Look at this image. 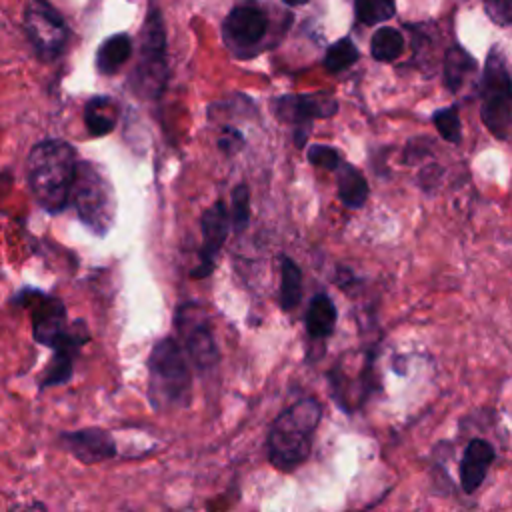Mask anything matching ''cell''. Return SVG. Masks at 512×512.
<instances>
[{
	"instance_id": "cell-1",
	"label": "cell",
	"mask_w": 512,
	"mask_h": 512,
	"mask_svg": "<svg viewBox=\"0 0 512 512\" xmlns=\"http://www.w3.org/2000/svg\"><path fill=\"white\" fill-rule=\"evenodd\" d=\"M76 166V150L66 140L48 138L30 150L26 160L28 184L46 212L58 214L70 202Z\"/></svg>"
},
{
	"instance_id": "cell-2",
	"label": "cell",
	"mask_w": 512,
	"mask_h": 512,
	"mask_svg": "<svg viewBox=\"0 0 512 512\" xmlns=\"http://www.w3.org/2000/svg\"><path fill=\"white\" fill-rule=\"evenodd\" d=\"M322 418L316 398H302L288 406L268 434V460L280 472H292L306 462Z\"/></svg>"
},
{
	"instance_id": "cell-3",
	"label": "cell",
	"mask_w": 512,
	"mask_h": 512,
	"mask_svg": "<svg viewBox=\"0 0 512 512\" xmlns=\"http://www.w3.org/2000/svg\"><path fill=\"white\" fill-rule=\"evenodd\" d=\"M192 396V374L182 346L172 338H160L148 358V398L160 410H178L188 406Z\"/></svg>"
},
{
	"instance_id": "cell-4",
	"label": "cell",
	"mask_w": 512,
	"mask_h": 512,
	"mask_svg": "<svg viewBox=\"0 0 512 512\" xmlns=\"http://www.w3.org/2000/svg\"><path fill=\"white\" fill-rule=\"evenodd\" d=\"M70 200L86 228L96 236L108 234L116 218V196L114 186L100 164L90 160L78 162Z\"/></svg>"
},
{
	"instance_id": "cell-5",
	"label": "cell",
	"mask_w": 512,
	"mask_h": 512,
	"mask_svg": "<svg viewBox=\"0 0 512 512\" xmlns=\"http://www.w3.org/2000/svg\"><path fill=\"white\" fill-rule=\"evenodd\" d=\"M480 118L488 132L506 140L512 130V78L500 50L492 48L480 80Z\"/></svg>"
},
{
	"instance_id": "cell-6",
	"label": "cell",
	"mask_w": 512,
	"mask_h": 512,
	"mask_svg": "<svg viewBox=\"0 0 512 512\" xmlns=\"http://www.w3.org/2000/svg\"><path fill=\"white\" fill-rule=\"evenodd\" d=\"M168 80V58H166V34L162 16L150 8L144 28L138 62L130 76L132 90L142 98H158Z\"/></svg>"
},
{
	"instance_id": "cell-7",
	"label": "cell",
	"mask_w": 512,
	"mask_h": 512,
	"mask_svg": "<svg viewBox=\"0 0 512 512\" xmlns=\"http://www.w3.org/2000/svg\"><path fill=\"white\" fill-rule=\"evenodd\" d=\"M24 30L44 60H54L62 54L68 40V26L62 14L46 0H30L24 10Z\"/></svg>"
},
{
	"instance_id": "cell-8",
	"label": "cell",
	"mask_w": 512,
	"mask_h": 512,
	"mask_svg": "<svg viewBox=\"0 0 512 512\" xmlns=\"http://www.w3.org/2000/svg\"><path fill=\"white\" fill-rule=\"evenodd\" d=\"M176 328L194 366L210 370L218 362V346L206 310L196 302L182 304L176 312Z\"/></svg>"
},
{
	"instance_id": "cell-9",
	"label": "cell",
	"mask_w": 512,
	"mask_h": 512,
	"mask_svg": "<svg viewBox=\"0 0 512 512\" xmlns=\"http://www.w3.org/2000/svg\"><path fill=\"white\" fill-rule=\"evenodd\" d=\"M272 108L282 122L296 126V146H304L310 122L334 116L338 102L330 94H284L272 102Z\"/></svg>"
},
{
	"instance_id": "cell-10",
	"label": "cell",
	"mask_w": 512,
	"mask_h": 512,
	"mask_svg": "<svg viewBox=\"0 0 512 512\" xmlns=\"http://www.w3.org/2000/svg\"><path fill=\"white\" fill-rule=\"evenodd\" d=\"M230 226V214L222 200L214 202L210 208L204 210V214L200 216L202 246L198 250V264L192 268L190 278H206L212 274Z\"/></svg>"
},
{
	"instance_id": "cell-11",
	"label": "cell",
	"mask_w": 512,
	"mask_h": 512,
	"mask_svg": "<svg viewBox=\"0 0 512 512\" xmlns=\"http://www.w3.org/2000/svg\"><path fill=\"white\" fill-rule=\"evenodd\" d=\"M268 18L266 14L252 2L240 4L232 8L224 20V38L226 44L234 52H248V48L256 46L266 34Z\"/></svg>"
},
{
	"instance_id": "cell-12",
	"label": "cell",
	"mask_w": 512,
	"mask_h": 512,
	"mask_svg": "<svg viewBox=\"0 0 512 512\" xmlns=\"http://www.w3.org/2000/svg\"><path fill=\"white\" fill-rule=\"evenodd\" d=\"M90 340L88 328L84 324V320H76L72 322V326H68L66 334L52 346L54 356L48 362L44 376L40 378V388H48V386H58L70 380L72 372H74V358L78 354V350Z\"/></svg>"
},
{
	"instance_id": "cell-13",
	"label": "cell",
	"mask_w": 512,
	"mask_h": 512,
	"mask_svg": "<svg viewBox=\"0 0 512 512\" xmlns=\"http://www.w3.org/2000/svg\"><path fill=\"white\" fill-rule=\"evenodd\" d=\"M24 304L30 306L32 310V332L34 340L38 344H44L52 348L68 330L66 322V308L58 298L44 296L34 292V300H26Z\"/></svg>"
},
{
	"instance_id": "cell-14",
	"label": "cell",
	"mask_w": 512,
	"mask_h": 512,
	"mask_svg": "<svg viewBox=\"0 0 512 512\" xmlns=\"http://www.w3.org/2000/svg\"><path fill=\"white\" fill-rule=\"evenodd\" d=\"M62 446L82 464H98L116 456V442L104 428H80L60 436Z\"/></svg>"
},
{
	"instance_id": "cell-15",
	"label": "cell",
	"mask_w": 512,
	"mask_h": 512,
	"mask_svg": "<svg viewBox=\"0 0 512 512\" xmlns=\"http://www.w3.org/2000/svg\"><path fill=\"white\" fill-rule=\"evenodd\" d=\"M494 456V446L484 438H472L466 444L460 460V486L466 494H472L482 486Z\"/></svg>"
},
{
	"instance_id": "cell-16",
	"label": "cell",
	"mask_w": 512,
	"mask_h": 512,
	"mask_svg": "<svg viewBox=\"0 0 512 512\" xmlns=\"http://www.w3.org/2000/svg\"><path fill=\"white\" fill-rule=\"evenodd\" d=\"M338 198L346 208H362L368 200L370 188L364 174L350 162H344L334 170Z\"/></svg>"
},
{
	"instance_id": "cell-17",
	"label": "cell",
	"mask_w": 512,
	"mask_h": 512,
	"mask_svg": "<svg viewBox=\"0 0 512 512\" xmlns=\"http://www.w3.org/2000/svg\"><path fill=\"white\" fill-rule=\"evenodd\" d=\"M120 116V106L110 96H94L84 106V124L92 136L110 134Z\"/></svg>"
},
{
	"instance_id": "cell-18",
	"label": "cell",
	"mask_w": 512,
	"mask_h": 512,
	"mask_svg": "<svg viewBox=\"0 0 512 512\" xmlns=\"http://www.w3.org/2000/svg\"><path fill=\"white\" fill-rule=\"evenodd\" d=\"M336 306L324 292L316 294L306 310V332L310 338H328L336 326Z\"/></svg>"
},
{
	"instance_id": "cell-19",
	"label": "cell",
	"mask_w": 512,
	"mask_h": 512,
	"mask_svg": "<svg viewBox=\"0 0 512 512\" xmlns=\"http://www.w3.org/2000/svg\"><path fill=\"white\" fill-rule=\"evenodd\" d=\"M132 54V40L128 34L108 36L96 52V68L100 74H114Z\"/></svg>"
},
{
	"instance_id": "cell-20",
	"label": "cell",
	"mask_w": 512,
	"mask_h": 512,
	"mask_svg": "<svg viewBox=\"0 0 512 512\" xmlns=\"http://www.w3.org/2000/svg\"><path fill=\"white\" fill-rule=\"evenodd\" d=\"M476 70V60L460 46H450L444 54V86L450 92H458L468 74Z\"/></svg>"
},
{
	"instance_id": "cell-21",
	"label": "cell",
	"mask_w": 512,
	"mask_h": 512,
	"mask_svg": "<svg viewBox=\"0 0 512 512\" xmlns=\"http://www.w3.org/2000/svg\"><path fill=\"white\" fill-rule=\"evenodd\" d=\"M302 298V272L300 266L288 258H280V308L294 310Z\"/></svg>"
},
{
	"instance_id": "cell-22",
	"label": "cell",
	"mask_w": 512,
	"mask_h": 512,
	"mask_svg": "<svg viewBox=\"0 0 512 512\" xmlns=\"http://www.w3.org/2000/svg\"><path fill=\"white\" fill-rule=\"evenodd\" d=\"M404 50V38L396 28L382 26L370 40V54L378 62H394Z\"/></svg>"
},
{
	"instance_id": "cell-23",
	"label": "cell",
	"mask_w": 512,
	"mask_h": 512,
	"mask_svg": "<svg viewBox=\"0 0 512 512\" xmlns=\"http://www.w3.org/2000/svg\"><path fill=\"white\" fill-rule=\"evenodd\" d=\"M358 58H360V52H358L356 44L350 38H340L326 50L324 68L330 74H338V72L350 68Z\"/></svg>"
},
{
	"instance_id": "cell-24",
	"label": "cell",
	"mask_w": 512,
	"mask_h": 512,
	"mask_svg": "<svg viewBox=\"0 0 512 512\" xmlns=\"http://www.w3.org/2000/svg\"><path fill=\"white\" fill-rule=\"evenodd\" d=\"M354 12L358 22L372 26L390 20L396 12V4L394 0H354Z\"/></svg>"
},
{
	"instance_id": "cell-25",
	"label": "cell",
	"mask_w": 512,
	"mask_h": 512,
	"mask_svg": "<svg viewBox=\"0 0 512 512\" xmlns=\"http://www.w3.org/2000/svg\"><path fill=\"white\" fill-rule=\"evenodd\" d=\"M432 124L436 126L442 140H446L450 144H458L462 140V122H460V114H458L456 104L446 106V108H438L432 114Z\"/></svg>"
},
{
	"instance_id": "cell-26",
	"label": "cell",
	"mask_w": 512,
	"mask_h": 512,
	"mask_svg": "<svg viewBox=\"0 0 512 512\" xmlns=\"http://www.w3.org/2000/svg\"><path fill=\"white\" fill-rule=\"evenodd\" d=\"M230 204H232V212H230V224L234 232H244L250 220V188L246 184H238L232 188L230 194Z\"/></svg>"
},
{
	"instance_id": "cell-27",
	"label": "cell",
	"mask_w": 512,
	"mask_h": 512,
	"mask_svg": "<svg viewBox=\"0 0 512 512\" xmlns=\"http://www.w3.org/2000/svg\"><path fill=\"white\" fill-rule=\"evenodd\" d=\"M310 164L322 168V170H330L334 172L340 164H342V154L332 148V146H326V144H312L306 152Z\"/></svg>"
},
{
	"instance_id": "cell-28",
	"label": "cell",
	"mask_w": 512,
	"mask_h": 512,
	"mask_svg": "<svg viewBox=\"0 0 512 512\" xmlns=\"http://www.w3.org/2000/svg\"><path fill=\"white\" fill-rule=\"evenodd\" d=\"M484 10L500 26L512 24V0H484Z\"/></svg>"
},
{
	"instance_id": "cell-29",
	"label": "cell",
	"mask_w": 512,
	"mask_h": 512,
	"mask_svg": "<svg viewBox=\"0 0 512 512\" xmlns=\"http://www.w3.org/2000/svg\"><path fill=\"white\" fill-rule=\"evenodd\" d=\"M218 148L224 154H236L244 148V136L236 128H224V132L218 136Z\"/></svg>"
},
{
	"instance_id": "cell-30",
	"label": "cell",
	"mask_w": 512,
	"mask_h": 512,
	"mask_svg": "<svg viewBox=\"0 0 512 512\" xmlns=\"http://www.w3.org/2000/svg\"><path fill=\"white\" fill-rule=\"evenodd\" d=\"M288 6H302V4H306L308 0H284Z\"/></svg>"
}]
</instances>
